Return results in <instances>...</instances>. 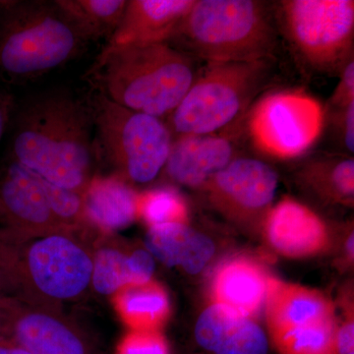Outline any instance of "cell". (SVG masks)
<instances>
[{
  "instance_id": "1",
  "label": "cell",
  "mask_w": 354,
  "mask_h": 354,
  "mask_svg": "<svg viewBox=\"0 0 354 354\" xmlns=\"http://www.w3.org/2000/svg\"><path fill=\"white\" fill-rule=\"evenodd\" d=\"M92 108L71 93L44 94L28 102L14 133V162L48 183L85 192L95 147Z\"/></svg>"
},
{
  "instance_id": "2",
  "label": "cell",
  "mask_w": 354,
  "mask_h": 354,
  "mask_svg": "<svg viewBox=\"0 0 354 354\" xmlns=\"http://www.w3.org/2000/svg\"><path fill=\"white\" fill-rule=\"evenodd\" d=\"M78 234L0 227V271L11 297L58 310L83 297L92 286L93 251Z\"/></svg>"
},
{
  "instance_id": "3",
  "label": "cell",
  "mask_w": 354,
  "mask_h": 354,
  "mask_svg": "<svg viewBox=\"0 0 354 354\" xmlns=\"http://www.w3.org/2000/svg\"><path fill=\"white\" fill-rule=\"evenodd\" d=\"M199 69L196 58L167 43L106 46L88 75L111 102L162 120L183 101Z\"/></svg>"
},
{
  "instance_id": "4",
  "label": "cell",
  "mask_w": 354,
  "mask_h": 354,
  "mask_svg": "<svg viewBox=\"0 0 354 354\" xmlns=\"http://www.w3.org/2000/svg\"><path fill=\"white\" fill-rule=\"evenodd\" d=\"M274 6L259 0H195L169 43L205 64L274 59Z\"/></svg>"
},
{
  "instance_id": "5",
  "label": "cell",
  "mask_w": 354,
  "mask_h": 354,
  "mask_svg": "<svg viewBox=\"0 0 354 354\" xmlns=\"http://www.w3.org/2000/svg\"><path fill=\"white\" fill-rule=\"evenodd\" d=\"M85 44L55 1H0V75L9 80L39 78Z\"/></svg>"
},
{
  "instance_id": "6",
  "label": "cell",
  "mask_w": 354,
  "mask_h": 354,
  "mask_svg": "<svg viewBox=\"0 0 354 354\" xmlns=\"http://www.w3.org/2000/svg\"><path fill=\"white\" fill-rule=\"evenodd\" d=\"M272 59L205 64L169 116L172 136L221 131L241 120L272 81Z\"/></svg>"
},
{
  "instance_id": "7",
  "label": "cell",
  "mask_w": 354,
  "mask_h": 354,
  "mask_svg": "<svg viewBox=\"0 0 354 354\" xmlns=\"http://www.w3.org/2000/svg\"><path fill=\"white\" fill-rule=\"evenodd\" d=\"M100 151L115 176L150 183L164 169L174 136L162 118L123 108L104 95L91 104Z\"/></svg>"
},
{
  "instance_id": "8",
  "label": "cell",
  "mask_w": 354,
  "mask_h": 354,
  "mask_svg": "<svg viewBox=\"0 0 354 354\" xmlns=\"http://www.w3.org/2000/svg\"><path fill=\"white\" fill-rule=\"evenodd\" d=\"M274 10L279 32L310 68L339 73L353 59V0H283Z\"/></svg>"
},
{
  "instance_id": "9",
  "label": "cell",
  "mask_w": 354,
  "mask_h": 354,
  "mask_svg": "<svg viewBox=\"0 0 354 354\" xmlns=\"http://www.w3.org/2000/svg\"><path fill=\"white\" fill-rule=\"evenodd\" d=\"M267 321L279 354H337L332 302L319 291L272 279Z\"/></svg>"
},
{
  "instance_id": "10",
  "label": "cell",
  "mask_w": 354,
  "mask_h": 354,
  "mask_svg": "<svg viewBox=\"0 0 354 354\" xmlns=\"http://www.w3.org/2000/svg\"><path fill=\"white\" fill-rule=\"evenodd\" d=\"M320 102L301 90L274 91L259 97L246 115V133L254 146L277 158L299 157L323 131Z\"/></svg>"
},
{
  "instance_id": "11",
  "label": "cell",
  "mask_w": 354,
  "mask_h": 354,
  "mask_svg": "<svg viewBox=\"0 0 354 354\" xmlns=\"http://www.w3.org/2000/svg\"><path fill=\"white\" fill-rule=\"evenodd\" d=\"M0 335L31 354H102L62 310L16 297L0 301Z\"/></svg>"
},
{
  "instance_id": "12",
  "label": "cell",
  "mask_w": 354,
  "mask_h": 354,
  "mask_svg": "<svg viewBox=\"0 0 354 354\" xmlns=\"http://www.w3.org/2000/svg\"><path fill=\"white\" fill-rule=\"evenodd\" d=\"M247 115V114H246ZM246 116L221 131L174 137L164 169L174 183L206 188L216 174L239 157Z\"/></svg>"
},
{
  "instance_id": "13",
  "label": "cell",
  "mask_w": 354,
  "mask_h": 354,
  "mask_svg": "<svg viewBox=\"0 0 354 354\" xmlns=\"http://www.w3.org/2000/svg\"><path fill=\"white\" fill-rule=\"evenodd\" d=\"M276 171L257 158H235L205 188L214 206L235 220L266 214L278 188Z\"/></svg>"
},
{
  "instance_id": "14",
  "label": "cell",
  "mask_w": 354,
  "mask_h": 354,
  "mask_svg": "<svg viewBox=\"0 0 354 354\" xmlns=\"http://www.w3.org/2000/svg\"><path fill=\"white\" fill-rule=\"evenodd\" d=\"M0 227L27 235L69 232L53 216L36 174L14 160L0 169Z\"/></svg>"
},
{
  "instance_id": "15",
  "label": "cell",
  "mask_w": 354,
  "mask_h": 354,
  "mask_svg": "<svg viewBox=\"0 0 354 354\" xmlns=\"http://www.w3.org/2000/svg\"><path fill=\"white\" fill-rule=\"evenodd\" d=\"M265 234L281 255L305 258L322 252L329 242L327 225L311 209L283 198L265 216Z\"/></svg>"
},
{
  "instance_id": "16",
  "label": "cell",
  "mask_w": 354,
  "mask_h": 354,
  "mask_svg": "<svg viewBox=\"0 0 354 354\" xmlns=\"http://www.w3.org/2000/svg\"><path fill=\"white\" fill-rule=\"evenodd\" d=\"M195 0H129L106 46L169 43Z\"/></svg>"
},
{
  "instance_id": "17",
  "label": "cell",
  "mask_w": 354,
  "mask_h": 354,
  "mask_svg": "<svg viewBox=\"0 0 354 354\" xmlns=\"http://www.w3.org/2000/svg\"><path fill=\"white\" fill-rule=\"evenodd\" d=\"M198 344L214 354H268L267 337L257 324L230 307L214 304L195 327Z\"/></svg>"
},
{
  "instance_id": "18",
  "label": "cell",
  "mask_w": 354,
  "mask_h": 354,
  "mask_svg": "<svg viewBox=\"0 0 354 354\" xmlns=\"http://www.w3.org/2000/svg\"><path fill=\"white\" fill-rule=\"evenodd\" d=\"M138 198L131 184L113 174L93 176L84 192V211L88 227L113 234L138 218Z\"/></svg>"
},
{
  "instance_id": "19",
  "label": "cell",
  "mask_w": 354,
  "mask_h": 354,
  "mask_svg": "<svg viewBox=\"0 0 354 354\" xmlns=\"http://www.w3.org/2000/svg\"><path fill=\"white\" fill-rule=\"evenodd\" d=\"M153 271L155 261L148 250L128 253L114 242H106L93 251L91 288L101 297H111L125 286L148 283Z\"/></svg>"
},
{
  "instance_id": "20",
  "label": "cell",
  "mask_w": 354,
  "mask_h": 354,
  "mask_svg": "<svg viewBox=\"0 0 354 354\" xmlns=\"http://www.w3.org/2000/svg\"><path fill=\"white\" fill-rule=\"evenodd\" d=\"M145 243L147 250L162 264L181 268L188 274L201 272L215 252L211 239L186 223L150 227Z\"/></svg>"
},
{
  "instance_id": "21",
  "label": "cell",
  "mask_w": 354,
  "mask_h": 354,
  "mask_svg": "<svg viewBox=\"0 0 354 354\" xmlns=\"http://www.w3.org/2000/svg\"><path fill=\"white\" fill-rule=\"evenodd\" d=\"M269 279L255 261L236 257L218 268L213 283L216 304L225 305L241 315L255 316L267 297Z\"/></svg>"
},
{
  "instance_id": "22",
  "label": "cell",
  "mask_w": 354,
  "mask_h": 354,
  "mask_svg": "<svg viewBox=\"0 0 354 354\" xmlns=\"http://www.w3.org/2000/svg\"><path fill=\"white\" fill-rule=\"evenodd\" d=\"M58 9L80 35L88 41L111 39L118 29L127 0H55Z\"/></svg>"
},
{
  "instance_id": "23",
  "label": "cell",
  "mask_w": 354,
  "mask_h": 354,
  "mask_svg": "<svg viewBox=\"0 0 354 354\" xmlns=\"http://www.w3.org/2000/svg\"><path fill=\"white\" fill-rule=\"evenodd\" d=\"M118 306L127 322L139 330H153L169 312V297L158 283L125 286L118 292Z\"/></svg>"
},
{
  "instance_id": "24",
  "label": "cell",
  "mask_w": 354,
  "mask_h": 354,
  "mask_svg": "<svg viewBox=\"0 0 354 354\" xmlns=\"http://www.w3.org/2000/svg\"><path fill=\"white\" fill-rule=\"evenodd\" d=\"M301 176L321 196L342 204H353V158H321L310 160L302 169Z\"/></svg>"
},
{
  "instance_id": "25",
  "label": "cell",
  "mask_w": 354,
  "mask_h": 354,
  "mask_svg": "<svg viewBox=\"0 0 354 354\" xmlns=\"http://www.w3.org/2000/svg\"><path fill=\"white\" fill-rule=\"evenodd\" d=\"M138 218L149 227L165 223H186L188 206L183 195L174 188H153L139 195Z\"/></svg>"
},
{
  "instance_id": "26",
  "label": "cell",
  "mask_w": 354,
  "mask_h": 354,
  "mask_svg": "<svg viewBox=\"0 0 354 354\" xmlns=\"http://www.w3.org/2000/svg\"><path fill=\"white\" fill-rule=\"evenodd\" d=\"M37 176V174H36ZM38 177L48 206L58 223L67 230L80 234L88 227L84 211V194L60 187Z\"/></svg>"
},
{
  "instance_id": "27",
  "label": "cell",
  "mask_w": 354,
  "mask_h": 354,
  "mask_svg": "<svg viewBox=\"0 0 354 354\" xmlns=\"http://www.w3.org/2000/svg\"><path fill=\"white\" fill-rule=\"evenodd\" d=\"M120 354H169L164 337L153 330H138L121 344Z\"/></svg>"
},
{
  "instance_id": "28",
  "label": "cell",
  "mask_w": 354,
  "mask_h": 354,
  "mask_svg": "<svg viewBox=\"0 0 354 354\" xmlns=\"http://www.w3.org/2000/svg\"><path fill=\"white\" fill-rule=\"evenodd\" d=\"M354 102V58L339 72V81L330 100V111L344 108Z\"/></svg>"
},
{
  "instance_id": "29",
  "label": "cell",
  "mask_w": 354,
  "mask_h": 354,
  "mask_svg": "<svg viewBox=\"0 0 354 354\" xmlns=\"http://www.w3.org/2000/svg\"><path fill=\"white\" fill-rule=\"evenodd\" d=\"M335 127L348 153H354V102L344 108L334 109Z\"/></svg>"
},
{
  "instance_id": "30",
  "label": "cell",
  "mask_w": 354,
  "mask_h": 354,
  "mask_svg": "<svg viewBox=\"0 0 354 354\" xmlns=\"http://www.w3.org/2000/svg\"><path fill=\"white\" fill-rule=\"evenodd\" d=\"M354 324L353 318H348L346 322L337 330V354H353Z\"/></svg>"
},
{
  "instance_id": "31",
  "label": "cell",
  "mask_w": 354,
  "mask_h": 354,
  "mask_svg": "<svg viewBox=\"0 0 354 354\" xmlns=\"http://www.w3.org/2000/svg\"><path fill=\"white\" fill-rule=\"evenodd\" d=\"M10 108L11 104L9 97L0 93V140L3 136L7 123H8Z\"/></svg>"
},
{
  "instance_id": "32",
  "label": "cell",
  "mask_w": 354,
  "mask_h": 354,
  "mask_svg": "<svg viewBox=\"0 0 354 354\" xmlns=\"http://www.w3.org/2000/svg\"><path fill=\"white\" fill-rule=\"evenodd\" d=\"M0 354H31L17 344L0 335Z\"/></svg>"
},
{
  "instance_id": "33",
  "label": "cell",
  "mask_w": 354,
  "mask_h": 354,
  "mask_svg": "<svg viewBox=\"0 0 354 354\" xmlns=\"http://www.w3.org/2000/svg\"><path fill=\"white\" fill-rule=\"evenodd\" d=\"M6 297H12L9 291L8 286H7L6 279L0 271V301Z\"/></svg>"
},
{
  "instance_id": "34",
  "label": "cell",
  "mask_w": 354,
  "mask_h": 354,
  "mask_svg": "<svg viewBox=\"0 0 354 354\" xmlns=\"http://www.w3.org/2000/svg\"><path fill=\"white\" fill-rule=\"evenodd\" d=\"M346 249H348L349 258L353 259V232H351V234L349 235Z\"/></svg>"
}]
</instances>
